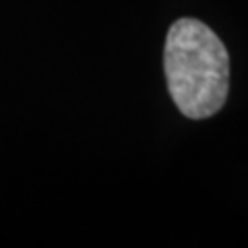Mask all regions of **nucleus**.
<instances>
[{
  "label": "nucleus",
  "instance_id": "1",
  "mask_svg": "<svg viewBox=\"0 0 248 248\" xmlns=\"http://www.w3.org/2000/svg\"><path fill=\"white\" fill-rule=\"evenodd\" d=\"M164 68L170 95L186 118H209L226 104L230 89L228 50L205 23L178 19L170 27Z\"/></svg>",
  "mask_w": 248,
  "mask_h": 248
}]
</instances>
